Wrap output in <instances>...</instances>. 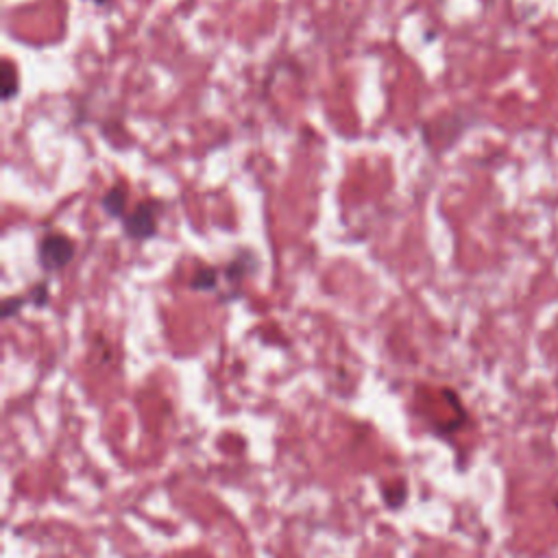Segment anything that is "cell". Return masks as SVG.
<instances>
[{
    "label": "cell",
    "mask_w": 558,
    "mask_h": 558,
    "mask_svg": "<svg viewBox=\"0 0 558 558\" xmlns=\"http://www.w3.org/2000/svg\"><path fill=\"white\" fill-rule=\"evenodd\" d=\"M157 209H159V203L157 201H142L137 203L122 220V229H124V235L129 240H135V242H146V240H153L159 231V225H157Z\"/></svg>",
    "instance_id": "2"
},
{
    "label": "cell",
    "mask_w": 558,
    "mask_h": 558,
    "mask_svg": "<svg viewBox=\"0 0 558 558\" xmlns=\"http://www.w3.org/2000/svg\"><path fill=\"white\" fill-rule=\"evenodd\" d=\"M24 305H28V296H9L2 303V318L15 316Z\"/></svg>",
    "instance_id": "8"
},
{
    "label": "cell",
    "mask_w": 558,
    "mask_h": 558,
    "mask_svg": "<svg viewBox=\"0 0 558 558\" xmlns=\"http://www.w3.org/2000/svg\"><path fill=\"white\" fill-rule=\"evenodd\" d=\"M259 262L251 251H240L227 266H225V279L229 281L231 288H238L240 281L248 275H253V270H257Z\"/></svg>",
    "instance_id": "3"
},
{
    "label": "cell",
    "mask_w": 558,
    "mask_h": 558,
    "mask_svg": "<svg viewBox=\"0 0 558 558\" xmlns=\"http://www.w3.org/2000/svg\"><path fill=\"white\" fill-rule=\"evenodd\" d=\"M48 299H50V294H48L46 281L35 283V286L31 288V292H28V303L35 305V307H44V305L48 303Z\"/></svg>",
    "instance_id": "7"
},
{
    "label": "cell",
    "mask_w": 558,
    "mask_h": 558,
    "mask_svg": "<svg viewBox=\"0 0 558 558\" xmlns=\"http://www.w3.org/2000/svg\"><path fill=\"white\" fill-rule=\"evenodd\" d=\"M218 268L216 266H207V268H201L194 272V277L190 279V288L196 290V292H209V290H216L218 288Z\"/></svg>",
    "instance_id": "6"
},
{
    "label": "cell",
    "mask_w": 558,
    "mask_h": 558,
    "mask_svg": "<svg viewBox=\"0 0 558 558\" xmlns=\"http://www.w3.org/2000/svg\"><path fill=\"white\" fill-rule=\"evenodd\" d=\"M76 253V244L65 233H46L37 242V264L46 272H59L63 270Z\"/></svg>",
    "instance_id": "1"
},
{
    "label": "cell",
    "mask_w": 558,
    "mask_h": 558,
    "mask_svg": "<svg viewBox=\"0 0 558 558\" xmlns=\"http://www.w3.org/2000/svg\"><path fill=\"white\" fill-rule=\"evenodd\" d=\"M126 203H129V190L124 183H116L111 185L102 198H100V205H102V211L109 216V218H120L124 220V216L129 214L126 211Z\"/></svg>",
    "instance_id": "4"
},
{
    "label": "cell",
    "mask_w": 558,
    "mask_h": 558,
    "mask_svg": "<svg viewBox=\"0 0 558 558\" xmlns=\"http://www.w3.org/2000/svg\"><path fill=\"white\" fill-rule=\"evenodd\" d=\"M0 78H2V87H0L2 100L9 102V100H13L20 94V72H17V68H15V63L11 59L2 61Z\"/></svg>",
    "instance_id": "5"
},
{
    "label": "cell",
    "mask_w": 558,
    "mask_h": 558,
    "mask_svg": "<svg viewBox=\"0 0 558 558\" xmlns=\"http://www.w3.org/2000/svg\"><path fill=\"white\" fill-rule=\"evenodd\" d=\"M92 4H96V7H105L109 0H89Z\"/></svg>",
    "instance_id": "9"
}]
</instances>
